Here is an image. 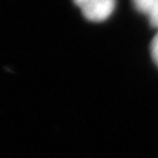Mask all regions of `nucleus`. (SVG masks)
Returning <instances> with one entry per match:
<instances>
[{
    "label": "nucleus",
    "instance_id": "nucleus-1",
    "mask_svg": "<svg viewBox=\"0 0 158 158\" xmlns=\"http://www.w3.org/2000/svg\"><path fill=\"white\" fill-rule=\"evenodd\" d=\"M88 20L101 23L111 15L115 8V0H74Z\"/></svg>",
    "mask_w": 158,
    "mask_h": 158
},
{
    "label": "nucleus",
    "instance_id": "nucleus-2",
    "mask_svg": "<svg viewBox=\"0 0 158 158\" xmlns=\"http://www.w3.org/2000/svg\"><path fill=\"white\" fill-rule=\"evenodd\" d=\"M135 8L149 19L150 25L158 29V0H132Z\"/></svg>",
    "mask_w": 158,
    "mask_h": 158
},
{
    "label": "nucleus",
    "instance_id": "nucleus-3",
    "mask_svg": "<svg viewBox=\"0 0 158 158\" xmlns=\"http://www.w3.org/2000/svg\"><path fill=\"white\" fill-rule=\"evenodd\" d=\"M151 56H152L155 63L158 66V32L151 41Z\"/></svg>",
    "mask_w": 158,
    "mask_h": 158
}]
</instances>
